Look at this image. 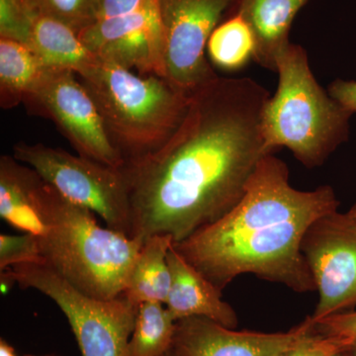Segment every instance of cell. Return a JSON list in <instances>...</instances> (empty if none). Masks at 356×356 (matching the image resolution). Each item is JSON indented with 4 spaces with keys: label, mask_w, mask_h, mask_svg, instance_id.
<instances>
[{
    "label": "cell",
    "mask_w": 356,
    "mask_h": 356,
    "mask_svg": "<svg viewBox=\"0 0 356 356\" xmlns=\"http://www.w3.org/2000/svg\"><path fill=\"white\" fill-rule=\"evenodd\" d=\"M268 91L250 77L218 76L191 95L184 121L161 149L121 168L129 236L179 243L242 199L267 151L261 122Z\"/></svg>",
    "instance_id": "obj_1"
},
{
    "label": "cell",
    "mask_w": 356,
    "mask_h": 356,
    "mask_svg": "<svg viewBox=\"0 0 356 356\" xmlns=\"http://www.w3.org/2000/svg\"><path fill=\"white\" fill-rule=\"evenodd\" d=\"M339 205L329 185L294 188L286 163L268 154L233 209L172 247L220 291L242 274L298 293L316 291L302 242L311 225Z\"/></svg>",
    "instance_id": "obj_2"
},
{
    "label": "cell",
    "mask_w": 356,
    "mask_h": 356,
    "mask_svg": "<svg viewBox=\"0 0 356 356\" xmlns=\"http://www.w3.org/2000/svg\"><path fill=\"white\" fill-rule=\"evenodd\" d=\"M36 234L44 264L79 291L99 300L123 295L142 241L103 228L92 211L70 202L39 177Z\"/></svg>",
    "instance_id": "obj_3"
},
{
    "label": "cell",
    "mask_w": 356,
    "mask_h": 356,
    "mask_svg": "<svg viewBox=\"0 0 356 356\" xmlns=\"http://www.w3.org/2000/svg\"><path fill=\"white\" fill-rule=\"evenodd\" d=\"M77 76L125 163L161 149L184 121L191 103V96L165 77L136 74L97 57Z\"/></svg>",
    "instance_id": "obj_4"
},
{
    "label": "cell",
    "mask_w": 356,
    "mask_h": 356,
    "mask_svg": "<svg viewBox=\"0 0 356 356\" xmlns=\"http://www.w3.org/2000/svg\"><path fill=\"white\" fill-rule=\"evenodd\" d=\"M277 90L269 96L261 128L267 151L286 147L308 168L324 165L350 135L353 113L318 84L303 47L290 43L276 60Z\"/></svg>",
    "instance_id": "obj_5"
},
{
    "label": "cell",
    "mask_w": 356,
    "mask_h": 356,
    "mask_svg": "<svg viewBox=\"0 0 356 356\" xmlns=\"http://www.w3.org/2000/svg\"><path fill=\"white\" fill-rule=\"evenodd\" d=\"M23 289H35L57 304L69 321L83 356H126L139 306L125 297L99 300L72 286L44 262L11 267Z\"/></svg>",
    "instance_id": "obj_6"
},
{
    "label": "cell",
    "mask_w": 356,
    "mask_h": 356,
    "mask_svg": "<svg viewBox=\"0 0 356 356\" xmlns=\"http://www.w3.org/2000/svg\"><path fill=\"white\" fill-rule=\"evenodd\" d=\"M13 156L70 202L88 208L99 215L108 228L129 236L130 201L121 168L43 144L18 143Z\"/></svg>",
    "instance_id": "obj_7"
},
{
    "label": "cell",
    "mask_w": 356,
    "mask_h": 356,
    "mask_svg": "<svg viewBox=\"0 0 356 356\" xmlns=\"http://www.w3.org/2000/svg\"><path fill=\"white\" fill-rule=\"evenodd\" d=\"M236 0H156L165 77L191 96L219 76L205 51L211 34Z\"/></svg>",
    "instance_id": "obj_8"
},
{
    "label": "cell",
    "mask_w": 356,
    "mask_h": 356,
    "mask_svg": "<svg viewBox=\"0 0 356 356\" xmlns=\"http://www.w3.org/2000/svg\"><path fill=\"white\" fill-rule=\"evenodd\" d=\"M23 103L30 111L51 119L79 156L115 168L125 165L74 70L47 67Z\"/></svg>",
    "instance_id": "obj_9"
},
{
    "label": "cell",
    "mask_w": 356,
    "mask_h": 356,
    "mask_svg": "<svg viewBox=\"0 0 356 356\" xmlns=\"http://www.w3.org/2000/svg\"><path fill=\"white\" fill-rule=\"evenodd\" d=\"M301 250L318 293L314 322L356 306V222L339 211L321 217Z\"/></svg>",
    "instance_id": "obj_10"
},
{
    "label": "cell",
    "mask_w": 356,
    "mask_h": 356,
    "mask_svg": "<svg viewBox=\"0 0 356 356\" xmlns=\"http://www.w3.org/2000/svg\"><path fill=\"white\" fill-rule=\"evenodd\" d=\"M79 38L91 54L103 60L137 70L140 76L165 77L156 0L137 13L96 20L79 33Z\"/></svg>",
    "instance_id": "obj_11"
},
{
    "label": "cell",
    "mask_w": 356,
    "mask_h": 356,
    "mask_svg": "<svg viewBox=\"0 0 356 356\" xmlns=\"http://www.w3.org/2000/svg\"><path fill=\"white\" fill-rule=\"evenodd\" d=\"M316 331L308 317L286 332H238L206 318L177 322L173 350L180 356H282Z\"/></svg>",
    "instance_id": "obj_12"
},
{
    "label": "cell",
    "mask_w": 356,
    "mask_h": 356,
    "mask_svg": "<svg viewBox=\"0 0 356 356\" xmlns=\"http://www.w3.org/2000/svg\"><path fill=\"white\" fill-rule=\"evenodd\" d=\"M168 262L172 284L165 307L175 321L206 318L235 329L238 316L233 307L222 299V291L185 261L172 245L168 250Z\"/></svg>",
    "instance_id": "obj_13"
},
{
    "label": "cell",
    "mask_w": 356,
    "mask_h": 356,
    "mask_svg": "<svg viewBox=\"0 0 356 356\" xmlns=\"http://www.w3.org/2000/svg\"><path fill=\"white\" fill-rule=\"evenodd\" d=\"M310 0H236L234 13L242 16L254 33L257 64L276 72V60L291 43L293 21Z\"/></svg>",
    "instance_id": "obj_14"
},
{
    "label": "cell",
    "mask_w": 356,
    "mask_h": 356,
    "mask_svg": "<svg viewBox=\"0 0 356 356\" xmlns=\"http://www.w3.org/2000/svg\"><path fill=\"white\" fill-rule=\"evenodd\" d=\"M50 69H67L79 74L95 58L79 35L63 23L33 13L24 43Z\"/></svg>",
    "instance_id": "obj_15"
},
{
    "label": "cell",
    "mask_w": 356,
    "mask_h": 356,
    "mask_svg": "<svg viewBox=\"0 0 356 356\" xmlns=\"http://www.w3.org/2000/svg\"><path fill=\"white\" fill-rule=\"evenodd\" d=\"M39 175L14 156L0 158V217L13 228L35 235L38 229Z\"/></svg>",
    "instance_id": "obj_16"
},
{
    "label": "cell",
    "mask_w": 356,
    "mask_h": 356,
    "mask_svg": "<svg viewBox=\"0 0 356 356\" xmlns=\"http://www.w3.org/2000/svg\"><path fill=\"white\" fill-rule=\"evenodd\" d=\"M172 243V238L165 235L145 241L129 274L123 292L126 299L138 306L144 302L165 305L172 284L168 254Z\"/></svg>",
    "instance_id": "obj_17"
},
{
    "label": "cell",
    "mask_w": 356,
    "mask_h": 356,
    "mask_svg": "<svg viewBox=\"0 0 356 356\" xmlns=\"http://www.w3.org/2000/svg\"><path fill=\"white\" fill-rule=\"evenodd\" d=\"M47 67L24 44L0 38V105L11 109L24 102Z\"/></svg>",
    "instance_id": "obj_18"
},
{
    "label": "cell",
    "mask_w": 356,
    "mask_h": 356,
    "mask_svg": "<svg viewBox=\"0 0 356 356\" xmlns=\"http://www.w3.org/2000/svg\"><path fill=\"white\" fill-rule=\"evenodd\" d=\"M177 322L165 304H140L126 356H163L173 348Z\"/></svg>",
    "instance_id": "obj_19"
},
{
    "label": "cell",
    "mask_w": 356,
    "mask_h": 356,
    "mask_svg": "<svg viewBox=\"0 0 356 356\" xmlns=\"http://www.w3.org/2000/svg\"><path fill=\"white\" fill-rule=\"evenodd\" d=\"M255 40L247 21L233 13L211 34L207 51L212 64L235 72L254 60Z\"/></svg>",
    "instance_id": "obj_20"
},
{
    "label": "cell",
    "mask_w": 356,
    "mask_h": 356,
    "mask_svg": "<svg viewBox=\"0 0 356 356\" xmlns=\"http://www.w3.org/2000/svg\"><path fill=\"white\" fill-rule=\"evenodd\" d=\"M37 15L63 23L79 35L97 19L98 0H25Z\"/></svg>",
    "instance_id": "obj_21"
},
{
    "label": "cell",
    "mask_w": 356,
    "mask_h": 356,
    "mask_svg": "<svg viewBox=\"0 0 356 356\" xmlns=\"http://www.w3.org/2000/svg\"><path fill=\"white\" fill-rule=\"evenodd\" d=\"M41 250L36 236L0 235V270H6L18 264L42 262Z\"/></svg>",
    "instance_id": "obj_22"
},
{
    "label": "cell",
    "mask_w": 356,
    "mask_h": 356,
    "mask_svg": "<svg viewBox=\"0 0 356 356\" xmlns=\"http://www.w3.org/2000/svg\"><path fill=\"white\" fill-rule=\"evenodd\" d=\"M32 16L25 0H0V38L24 43Z\"/></svg>",
    "instance_id": "obj_23"
},
{
    "label": "cell",
    "mask_w": 356,
    "mask_h": 356,
    "mask_svg": "<svg viewBox=\"0 0 356 356\" xmlns=\"http://www.w3.org/2000/svg\"><path fill=\"white\" fill-rule=\"evenodd\" d=\"M344 350H355L350 341L321 334L316 330L282 356H332Z\"/></svg>",
    "instance_id": "obj_24"
},
{
    "label": "cell",
    "mask_w": 356,
    "mask_h": 356,
    "mask_svg": "<svg viewBox=\"0 0 356 356\" xmlns=\"http://www.w3.org/2000/svg\"><path fill=\"white\" fill-rule=\"evenodd\" d=\"M316 330L321 334L348 339L356 348V312L344 311L334 314L315 322Z\"/></svg>",
    "instance_id": "obj_25"
},
{
    "label": "cell",
    "mask_w": 356,
    "mask_h": 356,
    "mask_svg": "<svg viewBox=\"0 0 356 356\" xmlns=\"http://www.w3.org/2000/svg\"><path fill=\"white\" fill-rule=\"evenodd\" d=\"M156 0H98L97 19H108L137 13Z\"/></svg>",
    "instance_id": "obj_26"
},
{
    "label": "cell",
    "mask_w": 356,
    "mask_h": 356,
    "mask_svg": "<svg viewBox=\"0 0 356 356\" xmlns=\"http://www.w3.org/2000/svg\"><path fill=\"white\" fill-rule=\"evenodd\" d=\"M330 95L351 113H356V81L337 79L327 89Z\"/></svg>",
    "instance_id": "obj_27"
},
{
    "label": "cell",
    "mask_w": 356,
    "mask_h": 356,
    "mask_svg": "<svg viewBox=\"0 0 356 356\" xmlns=\"http://www.w3.org/2000/svg\"><path fill=\"white\" fill-rule=\"evenodd\" d=\"M0 356H19L10 343L6 339H0Z\"/></svg>",
    "instance_id": "obj_28"
},
{
    "label": "cell",
    "mask_w": 356,
    "mask_h": 356,
    "mask_svg": "<svg viewBox=\"0 0 356 356\" xmlns=\"http://www.w3.org/2000/svg\"><path fill=\"white\" fill-rule=\"evenodd\" d=\"M346 214H348V216L350 217L353 222H356V203L350 208V210L348 211Z\"/></svg>",
    "instance_id": "obj_29"
},
{
    "label": "cell",
    "mask_w": 356,
    "mask_h": 356,
    "mask_svg": "<svg viewBox=\"0 0 356 356\" xmlns=\"http://www.w3.org/2000/svg\"><path fill=\"white\" fill-rule=\"evenodd\" d=\"M355 350H344L341 353H337L336 355L332 356H355V353H353Z\"/></svg>",
    "instance_id": "obj_30"
},
{
    "label": "cell",
    "mask_w": 356,
    "mask_h": 356,
    "mask_svg": "<svg viewBox=\"0 0 356 356\" xmlns=\"http://www.w3.org/2000/svg\"><path fill=\"white\" fill-rule=\"evenodd\" d=\"M163 356H180V355H178L177 351H175V350H173V348H172V350L168 351V353H166L165 355H163Z\"/></svg>",
    "instance_id": "obj_31"
},
{
    "label": "cell",
    "mask_w": 356,
    "mask_h": 356,
    "mask_svg": "<svg viewBox=\"0 0 356 356\" xmlns=\"http://www.w3.org/2000/svg\"><path fill=\"white\" fill-rule=\"evenodd\" d=\"M23 356H64V355H23Z\"/></svg>",
    "instance_id": "obj_32"
},
{
    "label": "cell",
    "mask_w": 356,
    "mask_h": 356,
    "mask_svg": "<svg viewBox=\"0 0 356 356\" xmlns=\"http://www.w3.org/2000/svg\"><path fill=\"white\" fill-rule=\"evenodd\" d=\"M355 356H356V348H355Z\"/></svg>",
    "instance_id": "obj_33"
}]
</instances>
